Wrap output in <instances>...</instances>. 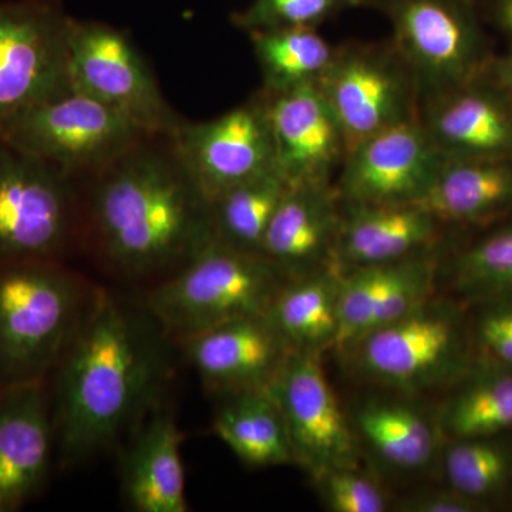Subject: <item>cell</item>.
<instances>
[{"instance_id":"1","label":"cell","mask_w":512,"mask_h":512,"mask_svg":"<svg viewBox=\"0 0 512 512\" xmlns=\"http://www.w3.org/2000/svg\"><path fill=\"white\" fill-rule=\"evenodd\" d=\"M171 345L140 301L94 289L69 348L53 372L57 460L77 466L123 444L160 403Z\"/></svg>"},{"instance_id":"2","label":"cell","mask_w":512,"mask_h":512,"mask_svg":"<svg viewBox=\"0 0 512 512\" xmlns=\"http://www.w3.org/2000/svg\"><path fill=\"white\" fill-rule=\"evenodd\" d=\"M151 137L93 174L89 225L97 252L127 281L173 275L215 239L211 201L168 138Z\"/></svg>"},{"instance_id":"3","label":"cell","mask_w":512,"mask_h":512,"mask_svg":"<svg viewBox=\"0 0 512 512\" xmlns=\"http://www.w3.org/2000/svg\"><path fill=\"white\" fill-rule=\"evenodd\" d=\"M94 289L59 261L0 266V389L47 382Z\"/></svg>"},{"instance_id":"4","label":"cell","mask_w":512,"mask_h":512,"mask_svg":"<svg viewBox=\"0 0 512 512\" xmlns=\"http://www.w3.org/2000/svg\"><path fill=\"white\" fill-rule=\"evenodd\" d=\"M289 276L261 252L214 241L141 302L175 345L222 323L265 315Z\"/></svg>"},{"instance_id":"5","label":"cell","mask_w":512,"mask_h":512,"mask_svg":"<svg viewBox=\"0 0 512 512\" xmlns=\"http://www.w3.org/2000/svg\"><path fill=\"white\" fill-rule=\"evenodd\" d=\"M360 372L403 392L457 382L473 363L471 325L456 303L431 299L350 348Z\"/></svg>"},{"instance_id":"6","label":"cell","mask_w":512,"mask_h":512,"mask_svg":"<svg viewBox=\"0 0 512 512\" xmlns=\"http://www.w3.org/2000/svg\"><path fill=\"white\" fill-rule=\"evenodd\" d=\"M147 138L146 131L72 84L0 131V140L72 178L96 174Z\"/></svg>"},{"instance_id":"7","label":"cell","mask_w":512,"mask_h":512,"mask_svg":"<svg viewBox=\"0 0 512 512\" xmlns=\"http://www.w3.org/2000/svg\"><path fill=\"white\" fill-rule=\"evenodd\" d=\"M76 218L74 178L0 140V266L60 262Z\"/></svg>"},{"instance_id":"8","label":"cell","mask_w":512,"mask_h":512,"mask_svg":"<svg viewBox=\"0 0 512 512\" xmlns=\"http://www.w3.org/2000/svg\"><path fill=\"white\" fill-rule=\"evenodd\" d=\"M72 22L62 0L0 2V131L70 87Z\"/></svg>"},{"instance_id":"9","label":"cell","mask_w":512,"mask_h":512,"mask_svg":"<svg viewBox=\"0 0 512 512\" xmlns=\"http://www.w3.org/2000/svg\"><path fill=\"white\" fill-rule=\"evenodd\" d=\"M393 29L394 52L429 94L478 79L484 37L471 0H376Z\"/></svg>"},{"instance_id":"10","label":"cell","mask_w":512,"mask_h":512,"mask_svg":"<svg viewBox=\"0 0 512 512\" xmlns=\"http://www.w3.org/2000/svg\"><path fill=\"white\" fill-rule=\"evenodd\" d=\"M69 73L72 86L107 104L148 136L170 138L183 123L130 37L113 26L73 19Z\"/></svg>"},{"instance_id":"11","label":"cell","mask_w":512,"mask_h":512,"mask_svg":"<svg viewBox=\"0 0 512 512\" xmlns=\"http://www.w3.org/2000/svg\"><path fill=\"white\" fill-rule=\"evenodd\" d=\"M268 389L284 417L295 463L315 480L338 468L357 467L355 433L319 355L291 350Z\"/></svg>"},{"instance_id":"12","label":"cell","mask_w":512,"mask_h":512,"mask_svg":"<svg viewBox=\"0 0 512 512\" xmlns=\"http://www.w3.org/2000/svg\"><path fill=\"white\" fill-rule=\"evenodd\" d=\"M412 74L396 55L375 47L336 49L318 87L335 114L348 153L363 140L414 116Z\"/></svg>"},{"instance_id":"13","label":"cell","mask_w":512,"mask_h":512,"mask_svg":"<svg viewBox=\"0 0 512 512\" xmlns=\"http://www.w3.org/2000/svg\"><path fill=\"white\" fill-rule=\"evenodd\" d=\"M444 160L421 120L412 117L353 147L336 190L345 204H417Z\"/></svg>"},{"instance_id":"14","label":"cell","mask_w":512,"mask_h":512,"mask_svg":"<svg viewBox=\"0 0 512 512\" xmlns=\"http://www.w3.org/2000/svg\"><path fill=\"white\" fill-rule=\"evenodd\" d=\"M208 200L276 168L264 101H249L204 123H181L170 137Z\"/></svg>"},{"instance_id":"15","label":"cell","mask_w":512,"mask_h":512,"mask_svg":"<svg viewBox=\"0 0 512 512\" xmlns=\"http://www.w3.org/2000/svg\"><path fill=\"white\" fill-rule=\"evenodd\" d=\"M276 170L288 184L330 183L348 144L318 84L266 93Z\"/></svg>"},{"instance_id":"16","label":"cell","mask_w":512,"mask_h":512,"mask_svg":"<svg viewBox=\"0 0 512 512\" xmlns=\"http://www.w3.org/2000/svg\"><path fill=\"white\" fill-rule=\"evenodd\" d=\"M47 382L0 389V505L19 510L46 484L55 454Z\"/></svg>"},{"instance_id":"17","label":"cell","mask_w":512,"mask_h":512,"mask_svg":"<svg viewBox=\"0 0 512 512\" xmlns=\"http://www.w3.org/2000/svg\"><path fill=\"white\" fill-rule=\"evenodd\" d=\"M178 346L208 389L227 394L268 387L292 350L266 315L222 323Z\"/></svg>"},{"instance_id":"18","label":"cell","mask_w":512,"mask_h":512,"mask_svg":"<svg viewBox=\"0 0 512 512\" xmlns=\"http://www.w3.org/2000/svg\"><path fill=\"white\" fill-rule=\"evenodd\" d=\"M340 202L330 183L289 184L266 231L261 254L291 279L336 265Z\"/></svg>"},{"instance_id":"19","label":"cell","mask_w":512,"mask_h":512,"mask_svg":"<svg viewBox=\"0 0 512 512\" xmlns=\"http://www.w3.org/2000/svg\"><path fill=\"white\" fill-rule=\"evenodd\" d=\"M183 434L167 404H156L123 441L121 491L137 512H187Z\"/></svg>"},{"instance_id":"20","label":"cell","mask_w":512,"mask_h":512,"mask_svg":"<svg viewBox=\"0 0 512 512\" xmlns=\"http://www.w3.org/2000/svg\"><path fill=\"white\" fill-rule=\"evenodd\" d=\"M421 123L446 156L512 158V101L497 84L430 94Z\"/></svg>"},{"instance_id":"21","label":"cell","mask_w":512,"mask_h":512,"mask_svg":"<svg viewBox=\"0 0 512 512\" xmlns=\"http://www.w3.org/2000/svg\"><path fill=\"white\" fill-rule=\"evenodd\" d=\"M440 225L417 204H345L335 264L345 271L402 261L433 247Z\"/></svg>"},{"instance_id":"22","label":"cell","mask_w":512,"mask_h":512,"mask_svg":"<svg viewBox=\"0 0 512 512\" xmlns=\"http://www.w3.org/2000/svg\"><path fill=\"white\" fill-rule=\"evenodd\" d=\"M417 205L440 224L480 225L512 212V158L446 156Z\"/></svg>"},{"instance_id":"23","label":"cell","mask_w":512,"mask_h":512,"mask_svg":"<svg viewBox=\"0 0 512 512\" xmlns=\"http://www.w3.org/2000/svg\"><path fill=\"white\" fill-rule=\"evenodd\" d=\"M342 269L330 265L289 279L265 313L286 345L320 355L335 348L339 335L338 295Z\"/></svg>"},{"instance_id":"24","label":"cell","mask_w":512,"mask_h":512,"mask_svg":"<svg viewBox=\"0 0 512 512\" xmlns=\"http://www.w3.org/2000/svg\"><path fill=\"white\" fill-rule=\"evenodd\" d=\"M444 403L437 426L450 440L512 431V367L474 357Z\"/></svg>"},{"instance_id":"25","label":"cell","mask_w":512,"mask_h":512,"mask_svg":"<svg viewBox=\"0 0 512 512\" xmlns=\"http://www.w3.org/2000/svg\"><path fill=\"white\" fill-rule=\"evenodd\" d=\"M214 433L249 467L292 463L284 417L268 387L228 394L214 420Z\"/></svg>"},{"instance_id":"26","label":"cell","mask_w":512,"mask_h":512,"mask_svg":"<svg viewBox=\"0 0 512 512\" xmlns=\"http://www.w3.org/2000/svg\"><path fill=\"white\" fill-rule=\"evenodd\" d=\"M356 427L373 453L397 470H421L439 450V426L399 403H367L357 412Z\"/></svg>"},{"instance_id":"27","label":"cell","mask_w":512,"mask_h":512,"mask_svg":"<svg viewBox=\"0 0 512 512\" xmlns=\"http://www.w3.org/2000/svg\"><path fill=\"white\" fill-rule=\"evenodd\" d=\"M251 37L265 93L318 84L336 52L316 28L258 30Z\"/></svg>"},{"instance_id":"28","label":"cell","mask_w":512,"mask_h":512,"mask_svg":"<svg viewBox=\"0 0 512 512\" xmlns=\"http://www.w3.org/2000/svg\"><path fill=\"white\" fill-rule=\"evenodd\" d=\"M288 187L274 168L222 192L211 201L215 239L245 251L261 252L266 231Z\"/></svg>"},{"instance_id":"29","label":"cell","mask_w":512,"mask_h":512,"mask_svg":"<svg viewBox=\"0 0 512 512\" xmlns=\"http://www.w3.org/2000/svg\"><path fill=\"white\" fill-rule=\"evenodd\" d=\"M443 471L448 488L490 508L512 487L510 434L450 440Z\"/></svg>"},{"instance_id":"30","label":"cell","mask_w":512,"mask_h":512,"mask_svg":"<svg viewBox=\"0 0 512 512\" xmlns=\"http://www.w3.org/2000/svg\"><path fill=\"white\" fill-rule=\"evenodd\" d=\"M451 279L468 302H512V224L461 252Z\"/></svg>"},{"instance_id":"31","label":"cell","mask_w":512,"mask_h":512,"mask_svg":"<svg viewBox=\"0 0 512 512\" xmlns=\"http://www.w3.org/2000/svg\"><path fill=\"white\" fill-rule=\"evenodd\" d=\"M365 0H254L235 15L238 28L251 32L282 28H316Z\"/></svg>"},{"instance_id":"32","label":"cell","mask_w":512,"mask_h":512,"mask_svg":"<svg viewBox=\"0 0 512 512\" xmlns=\"http://www.w3.org/2000/svg\"><path fill=\"white\" fill-rule=\"evenodd\" d=\"M316 481L330 511L383 512L389 508L382 488L357 467L329 471Z\"/></svg>"},{"instance_id":"33","label":"cell","mask_w":512,"mask_h":512,"mask_svg":"<svg viewBox=\"0 0 512 512\" xmlns=\"http://www.w3.org/2000/svg\"><path fill=\"white\" fill-rule=\"evenodd\" d=\"M471 338L477 357L512 367V302L480 303Z\"/></svg>"},{"instance_id":"34","label":"cell","mask_w":512,"mask_h":512,"mask_svg":"<svg viewBox=\"0 0 512 512\" xmlns=\"http://www.w3.org/2000/svg\"><path fill=\"white\" fill-rule=\"evenodd\" d=\"M400 510L407 512H481L487 511L488 507L448 488V491H436V493L421 494L410 498V500L404 501Z\"/></svg>"},{"instance_id":"35","label":"cell","mask_w":512,"mask_h":512,"mask_svg":"<svg viewBox=\"0 0 512 512\" xmlns=\"http://www.w3.org/2000/svg\"><path fill=\"white\" fill-rule=\"evenodd\" d=\"M495 83L503 90L505 96L512 101V50L495 66Z\"/></svg>"},{"instance_id":"36","label":"cell","mask_w":512,"mask_h":512,"mask_svg":"<svg viewBox=\"0 0 512 512\" xmlns=\"http://www.w3.org/2000/svg\"><path fill=\"white\" fill-rule=\"evenodd\" d=\"M497 19L504 32L512 39V0H497Z\"/></svg>"},{"instance_id":"37","label":"cell","mask_w":512,"mask_h":512,"mask_svg":"<svg viewBox=\"0 0 512 512\" xmlns=\"http://www.w3.org/2000/svg\"><path fill=\"white\" fill-rule=\"evenodd\" d=\"M0 512H3V510H2V505H0Z\"/></svg>"}]
</instances>
